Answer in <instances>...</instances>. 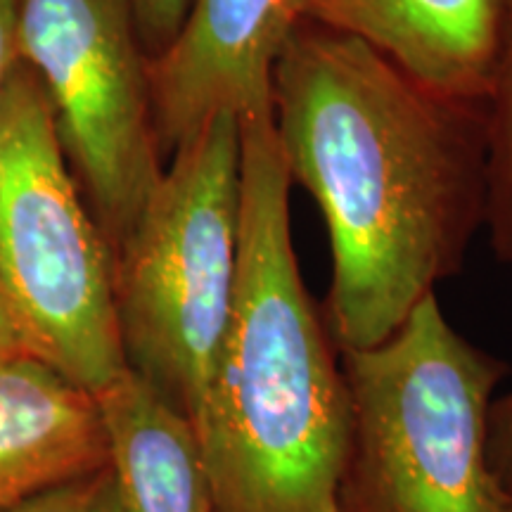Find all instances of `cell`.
<instances>
[{"label":"cell","instance_id":"6","mask_svg":"<svg viewBox=\"0 0 512 512\" xmlns=\"http://www.w3.org/2000/svg\"><path fill=\"white\" fill-rule=\"evenodd\" d=\"M19 62L46 95L64 159L110 252L164 174L150 60L126 0H15Z\"/></svg>","mask_w":512,"mask_h":512},{"label":"cell","instance_id":"17","mask_svg":"<svg viewBox=\"0 0 512 512\" xmlns=\"http://www.w3.org/2000/svg\"><path fill=\"white\" fill-rule=\"evenodd\" d=\"M498 512H512V496H505V494H503L501 510H498Z\"/></svg>","mask_w":512,"mask_h":512},{"label":"cell","instance_id":"9","mask_svg":"<svg viewBox=\"0 0 512 512\" xmlns=\"http://www.w3.org/2000/svg\"><path fill=\"white\" fill-rule=\"evenodd\" d=\"M107 465L98 396L36 356L0 361V512Z\"/></svg>","mask_w":512,"mask_h":512},{"label":"cell","instance_id":"4","mask_svg":"<svg viewBox=\"0 0 512 512\" xmlns=\"http://www.w3.org/2000/svg\"><path fill=\"white\" fill-rule=\"evenodd\" d=\"M242 126L219 114L176 147L112 252L126 370L200 420L233 311L240 261Z\"/></svg>","mask_w":512,"mask_h":512},{"label":"cell","instance_id":"16","mask_svg":"<svg viewBox=\"0 0 512 512\" xmlns=\"http://www.w3.org/2000/svg\"><path fill=\"white\" fill-rule=\"evenodd\" d=\"M22 354H27V349H24L22 337H19L8 297H5L3 283H0V361H8V358H15Z\"/></svg>","mask_w":512,"mask_h":512},{"label":"cell","instance_id":"5","mask_svg":"<svg viewBox=\"0 0 512 512\" xmlns=\"http://www.w3.org/2000/svg\"><path fill=\"white\" fill-rule=\"evenodd\" d=\"M0 283L29 356L93 394L124 373L110 245L24 64L0 100Z\"/></svg>","mask_w":512,"mask_h":512},{"label":"cell","instance_id":"8","mask_svg":"<svg viewBox=\"0 0 512 512\" xmlns=\"http://www.w3.org/2000/svg\"><path fill=\"white\" fill-rule=\"evenodd\" d=\"M297 19L361 38L451 98L484 102L512 0H292Z\"/></svg>","mask_w":512,"mask_h":512},{"label":"cell","instance_id":"14","mask_svg":"<svg viewBox=\"0 0 512 512\" xmlns=\"http://www.w3.org/2000/svg\"><path fill=\"white\" fill-rule=\"evenodd\" d=\"M486 458L498 489L512 496V392L496 396L491 403Z\"/></svg>","mask_w":512,"mask_h":512},{"label":"cell","instance_id":"10","mask_svg":"<svg viewBox=\"0 0 512 512\" xmlns=\"http://www.w3.org/2000/svg\"><path fill=\"white\" fill-rule=\"evenodd\" d=\"M114 484V512H216L192 422L136 373L98 394Z\"/></svg>","mask_w":512,"mask_h":512},{"label":"cell","instance_id":"15","mask_svg":"<svg viewBox=\"0 0 512 512\" xmlns=\"http://www.w3.org/2000/svg\"><path fill=\"white\" fill-rule=\"evenodd\" d=\"M15 0H0V100L19 69Z\"/></svg>","mask_w":512,"mask_h":512},{"label":"cell","instance_id":"3","mask_svg":"<svg viewBox=\"0 0 512 512\" xmlns=\"http://www.w3.org/2000/svg\"><path fill=\"white\" fill-rule=\"evenodd\" d=\"M349 441L332 512H498L489 411L508 363L453 328L430 294L384 342L339 351Z\"/></svg>","mask_w":512,"mask_h":512},{"label":"cell","instance_id":"12","mask_svg":"<svg viewBox=\"0 0 512 512\" xmlns=\"http://www.w3.org/2000/svg\"><path fill=\"white\" fill-rule=\"evenodd\" d=\"M5 512H114L110 465L88 477L41 491Z\"/></svg>","mask_w":512,"mask_h":512},{"label":"cell","instance_id":"1","mask_svg":"<svg viewBox=\"0 0 512 512\" xmlns=\"http://www.w3.org/2000/svg\"><path fill=\"white\" fill-rule=\"evenodd\" d=\"M271 119L287 176L330 233V335L339 351L375 347L463 271L484 228V102L297 19L273 64Z\"/></svg>","mask_w":512,"mask_h":512},{"label":"cell","instance_id":"7","mask_svg":"<svg viewBox=\"0 0 512 512\" xmlns=\"http://www.w3.org/2000/svg\"><path fill=\"white\" fill-rule=\"evenodd\" d=\"M294 22L292 0H192L181 34L150 62L166 162L219 114H271L273 64Z\"/></svg>","mask_w":512,"mask_h":512},{"label":"cell","instance_id":"13","mask_svg":"<svg viewBox=\"0 0 512 512\" xmlns=\"http://www.w3.org/2000/svg\"><path fill=\"white\" fill-rule=\"evenodd\" d=\"M147 60H157L181 34L192 0H126Z\"/></svg>","mask_w":512,"mask_h":512},{"label":"cell","instance_id":"11","mask_svg":"<svg viewBox=\"0 0 512 512\" xmlns=\"http://www.w3.org/2000/svg\"><path fill=\"white\" fill-rule=\"evenodd\" d=\"M486 221L496 259L512 271V12L484 95Z\"/></svg>","mask_w":512,"mask_h":512},{"label":"cell","instance_id":"2","mask_svg":"<svg viewBox=\"0 0 512 512\" xmlns=\"http://www.w3.org/2000/svg\"><path fill=\"white\" fill-rule=\"evenodd\" d=\"M240 261L233 311L195 432L216 512H332L349 392L306 290L271 114L240 119Z\"/></svg>","mask_w":512,"mask_h":512}]
</instances>
